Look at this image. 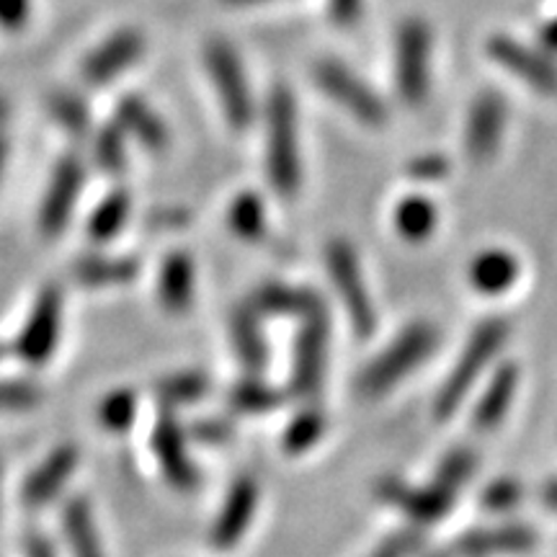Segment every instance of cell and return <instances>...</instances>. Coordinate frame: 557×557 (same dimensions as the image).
Returning a JSON list of instances; mask_svg holds the SVG:
<instances>
[{"label": "cell", "instance_id": "6da1fadb", "mask_svg": "<svg viewBox=\"0 0 557 557\" xmlns=\"http://www.w3.org/2000/svg\"><path fill=\"white\" fill-rule=\"evenodd\" d=\"M438 346V333L434 325L429 323H416L410 325L395 338V344H389L377 359L369 364L359 377V393L364 398H374V395L387 393L389 387L398 385V382L410 374V369L421 367L434 348Z\"/></svg>", "mask_w": 557, "mask_h": 557}, {"label": "cell", "instance_id": "7a4b0ae2", "mask_svg": "<svg viewBox=\"0 0 557 557\" xmlns=\"http://www.w3.org/2000/svg\"><path fill=\"white\" fill-rule=\"evenodd\" d=\"M506 338H508L506 320H485L483 325H478V331L472 333L468 346H465L462 357L457 359L455 369L449 372L447 382H444L442 389H438L436 403H434V413L438 421L449 418L459 406H462V400L468 398L470 387L475 385L480 372H483L487 361L500 351V346L506 344Z\"/></svg>", "mask_w": 557, "mask_h": 557}, {"label": "cell", "instance_id": "3957f363", "mask_svg": "<svg viewBox=\"0 0 557 557\" xmlns=\"http://www.w3.org/2000/svg\"><path fill=\"white\" fill-rule=\"evenodd\" d=\"M269 176L278 194L292 197L299 186L297 111L287 88H274L269 99Z\"/></svg>", "mask_w": 557, "mask_h": 557}, {"label": "cell", "instance_id": "277c9868", "mask_svg": "<svg viewBox=\"0 0 557 557\" xmlns=\"http://www.w3.org/2000/svg\"><path fill=\"white\" fill-rule=\"evenodd\" d=\"M329 271L346 308L348 323L354 325L359 338H369L377 329V312H374V302L367 292L354 246H348L346 240H333L329 246Z\"/></svg>", "mask_w": 557, "mask_h": 557}, {"label": "cell", "instance_id": "5b68a950", "mask_svg": "<svg viewBox=\"0 0 557 557\" xmlns=\"http://www.w3.org/2000/svg\"><path fill=\"white\" fill-rule=\"evenodd\" d=\"M325 351H329V318L323 302L315 299L302 315L295 344V372H292V393L297 398L312 400L320 393L325 372Z\"/></svg>", "mask_w": 557, "mask_h": 557}, {"label": "cell", "instance_id": "8992f818", "mask_svg": "<svg viewBox=\"0 0 557 557\" xmlns=\"http://www.w3.org/2000/svg\"><path fill=\"white\" fill-rule=\"evenodd\" d=\"M207 70L222 101L227 122L235 129H246L253 122V96H250L240 58L225 41H212L205 52Z\"/></svg>", "mask_w": 557, "mask_h": 557}, {"label": "cell", "instance_id": "52a82bcc", "mask_svg": "<svg viewBox=\"0 0 557 557\" xmlns=\"http://www.w3.org/2000/svg\"><path fill=\"white\" fill-rule=\"evenodd\" d=\"M431 34L421 18H408L398 34V88L410 107H421L429 94Z\"/></svg>", "mask_w": 557, "mask_h": 557}, {"label": "cell", "instance_id": "ba28073f", "mask_svg": "<svg viewBox=\"0 0 557 557\" xmlns=\"http://www.w3.org/2000/svg\"><path fill=\"white\" fill-rule=\"evenodd\" d=\"M318 86L325 90V94L333 96L341 107L351 111L357 120H361L369 127H380L385 122V107H382L380 96L374 90H369L364 83H361L351 70L341 65V62H320L315 67Z\"/></svg>", "mask_w": 557, "mask_h": 557}, {"label": "cell", "instance_id": "9c48e42d", "mask_svg": "<svg viewBox=\"0 0 557 557\" xmlns=\"http://www.w3.org/2000/svg\"><path fill=\"white\" fill-rule=\"evenodd\" d=\"M62 295L58 287H47L34 305L32 318L26 320L24 331L16 341V354L29 364H41L52 357L54 344L60 336Z\"/></svg>", "mask_w": 557, "mask_h": 557}, {"label": "cell", "instance_id": "30bf717a", "mask_svg": "<svg viewBox=\"0 0 557 557\" xmlns=\"http://www.w3.org/2000/svg\"><path fill=\"white\" fill-rule=\"evenodd\" d=\"M152 449H156L160 470H163L165 480H169L173 487L189 491V487L199 483L197 465L191 462L189 449H186L184 431H181L176 421H173V416H160L156 434H152Z\"/></svg>", "mask_w": 557, "mask_h": 557}, {"label": "cell", "instance_id": "8fae6325", "mask_svg": "<svg viewBox=\"0 0 557 557\" xmlns=\"http://www.w3.org/2000/svg\"><path fill=\"white\" fill-rule=\"evenodd\" d=\"M256 504H259V485H256V480L248 475L235 480L227 491L225 506H222L220 517L212 527V545L227 549L235 542H240L250 521H253Z\"/></svg>", "mask_w": 557, "mask_h": 557}, {"label": "cell", "instance_id": "7c38bea8", "mask_svg": "<svg viewBox=\"0 0 557 557\" xmlns=\"http://www.w3.org/2000/svg\"><path fill=\"white\" fill-rule=\"evenodd\" d=\"M83 186V169L78 158H62L54 171L50 189H47L45 205L39 212V227L45 235H58L67 225L75 199Z\"/></svg>", "mask_w": 557, "mask_h": 557}, {"label": "cell", "instance_id": "4fadbf2b", "mask_svg": "<svg viewBox=\"0 0 557 557\" xmlns=\"http://www.w3.org/2000/svg\"><path fill=\"white\" fill-rule=\"evenodd\" d=\"M506 129V103L498 94L487 90L480 94L470 109L468 132H465V145H468L470 158L487 160L498 150L500 137Z\"/></svg>", "mask_w": 557, "mask_h": 557}, {"label": "cell", "instance_id": "5bb4252c", "mask_svg": "<svg viewBox=\"0 0 557 557\" xmlns=\"http://www.w3.org/2000/svg\"><path fill=\"white\" fill-rule=\"evenodd\" d=\"M537 534L524 524H504V527H487L478 532L462 534L455 545L451 555L455 557H493V555H517L527 553L534 547Z\"/></svg>", "mask_w": 557, "mask_h": 557}, {"label": "cell", "instance_id": "9a60e30c", "mask_svg": "<svg viewBox=\"0 0 557 557\" xmlns=\"http://www.w3.org/2000/svg\"><path fill=\"white\" fill-rule=\"evenodd\" d=\"M487 52L493 54V60H496L500 67L519 75V78L527 81L532 88L542 90V94H557V70L549 65L542 54L506 37L491 39Z\"/></svg>", "mask_w": 557, "mask_h": 557}, {"label": "cell", "instance_id": "2e32d148", "mask_svg": "<svg viewBox=\"0 0 557 557\" xmlns=\"http://www.w3.org/2000/svg\"><path fill=\"white\" fill-rule=\"evenodd\" d=\"M377 491L387 504L403 508L410 519L421 521V524L438 521L449 511V506L455 504V496L444 493L442 487H436L434 483L426 487H410L398 478H387L382 480Z\"/></svg>", "mask_w": 557, "mask_h": 557}, {"label": "cell", "instance_id": "e0dca14e", "mask_svg": "<svg viewBox=\"0 0 557 557\" xmlns=\"http://www.w3.org/2000/svg\"><path fill=\"white\" fill-rule=\"evenodd\" d=\"M143 47L145 39L139 32H116L114 37L103 41L99 50L86 60V65H83V78H86L90 86H103V83L116 78L122 70H127L132 62L143 54Z\"/></svg>", "mask_w": 557, "mask_h": 557}, {"label": "cell", "instance_id": "ac0fdd59", "mask_svg": "<svg viewBox=\"0 0 557 557\" xmlns=\"http://www.w3.org/2000/svg\"><path fill=\"white\" fill-rule=\"evenodd\" d=\"M75 462H78V451H75V447L54 449L52 455L26 478L24 491H21L24 504L32 508L50 504V500L60 493V487L67 483V478L73 475Z\"/></svg>", "mask_w": 557, "mask_h": 557}, {"label": "cell", "instance_id": "d6986e66", "mask_svg": "<svg viewBox=\"0 0 557 557\" xmlns=\"http://www.w3.org/2000/svg\"><path fill=\"white\" fill-rule=\"evenodd\" d=\"M116 120H120V127L129 132L132 137H137L145 148L165 150V145H169V129H165L163 120L143 99H137V96H124V99H120Z\"/></svg>", "mask_w": 557, "mask_h": 557}, {"label": "cell", "instance_id": "ffe728a7", "mask_svg": "<svg viewBox=\"0 0 557 557\" xmlns=\"http://www.w3.org/2000/svg\"><path fill=\"white\" fill-rule=\"evenodd\" d=\"M517 385H519V369L513 364L500 367L496 377L491 380V385H487V389L483 393V398H480L475 416H472V423H475L480 431L498 426V423L504 421L506 410L511 408Z\"/></svg>", "mask_w": 557, "mask_h": 557}, {"label": "cell", "instance_id": "44dd1931", "mask_svg": "<svg viewBox=\"0 0 557 557\" xmlns=\"http://www.w3.org/2000/svg\"><path fill=\"white\" fill-rule=\"evenodd\" d=\"M158 295L165 310L186 312L194 299V263L186 253H173L163 261L158 278Z\"/></svg>", "mask_w": 557, "mask_h": 557}, {"label": "cell", "instance_id": "7402d4cb", "mask_svg": "<svg viewBox=\"0 0 557 557\" xmlns=\"http://www.w3.org/2000/svg\"><path fill=\"white\" fill-rule=\"evenodd\" d=\"M230 329H233V344L243 364L253 369V372H261L269 361V346L267 338H263L259 312L253 308L235 310Z\"/></svg>", "mask_w": 557, "mask_h": 557}, {"label": "cell", "instance_id": "603a6c76", "mask_svg": "<svg viewBox=\"0 0 557 557\" xmlns=\"http://www.w3.org/2000/svg\"><path fill=\"white\" fill-rule=\"evenodd\" d=\"M470 278L483 295H500L519 278V261L506 250H485L472 261Z\"/></svg>", "mask_w": 557, "mask_h": 557}, {"label": "cell", "instance_id": "cb8c5ba5", "mask_svg": "<svg viewBox=\"0 0 557 557\" xmlns=\"http://www.w3.org/2000/svg\"><path fill=\"white\" fill-rule=\"evenodd\" d=\"M65 532L73 557H103V547L99 532H96L88 500L73 498L65 506Z\"/></svg>", "mask_w": 557, "mask_h": 557}, {"label": "cell", "instance_id": "d4e9b609", "mask_svg": "<svg viewBox=\"0 0 557 557\" xmlns=\"http://www.w3.org/2000/svg\"><path fill=\"white\" fill-rule=\"evenodd\" d=\"M312 292H299L292 287H282V284H269L256 292L253 310L269 312V315H299L302 318L312 302H315Z\"/></svg>", "mask_w": 557, "mask_h": 557}, {"label": "cell", "instance_id": "484cf974", "mask_svg": "<svg viewBox=\"0 0 557 557\" xmlns=\"http://www.w3.org/2000/svg\"><path fill=\"white\" fill-rule=\"evenodd\" d=\"M395 225L408 240H423L436 227V207L426 197H408L395 212Z\"/></svg>", "mask_w": 557, "mask_h": 557}, {"label": "cell", "instance_id": "4316f807", "mask_svg": "<svg viewBox=\"0 0 557 557\" xmlns=\"http://www.w3.org/2000/svg\"><path fill=\"white\" fill-rule=\"evenodd\" d=\"M137 263L129 259H86L75 267V278L88 287H103V284H122L135 278Z\"/></svg>", "mask_w": 557, "mask_h": 557}, {"label": "cell", "instance_id": "83f0119b", "mask_svg": "<svg viewBox=\"0 0 557 557\" xmlns=\"http://www.w3.org/2000/svg\"><path fill=\"white\" fill-rule=\"evenodd\" d=\"M230 225L246 240H259L267 233V212L256 194H240L230 207Z\"/></svg>", "mask_w": 557, "mask_h": 557}, {"label": "cell", "instance_id": "f1b7e54d", "mask_svg": "<svg viewBox=\"0 0 557 557\" xmlns=\"http://www.w3.org/2000/svg\"><path fill=\"white\" fill-rule=\"evenodd\" d=\"M129 214V197L124 191L109 194L107 199L101 201L99 209L90 218V238L94 240H109L111 235L120 233Z\"/></svg>", "mask_w": 557, "mask_h": 557}, {"label": "cell", "instance_id": "f546056e", "mask_svg": "<svg viewBox=\"0 0 557 557\" xmlns=\"http://www.w3.org/2000/svg\"><path fill=\"white\" fill-rule=\"evenodd\" d=\"M475 465H478V459L472 449L449 451V455L442 459V465H438L436 475L431 483H434L436 487H442V491L449 493V496L457 498L459 487L468 483V478L472 475V470H475Z\"/></svg>", "mask_w": 557, "mask_h": 557}, {"label": "cell", "instance_id": "4dcf8cb0", "mask_svg": "<svg viewBox=\"0 0 557 557\" xmlns=\"http://www.w3.org/2000/svg\"><path fill=\"white\" fill-rule=\"evenodd\" d=\"M278 403H282V395L259 380L240 382V385L233 389V395H230V406H233V410L248 416L267 413V410H274Z\"/></svg>", "mask_w": 557, "mask_h": 557}, {"label": "cell", "instance_id": "1f68e13d", "mask_svg": "<svg viewBox=\"0 0 557 557\" xmlns=\"http://www.w3.org/2000/svg\"><path fill=\"white\" fill-rule=\"evenodd\" d=\"M325 431V418L320 413V408H308L302 413L292 418V423L287 426V434H284V447L292 455H299V451L310 449L312 444L323 436Z\"/></svg>", "mask_w": 557, "mask_h": 557}, {"label": "cell", "instance_id": "d6a6232c", "mask_svg": "<svg viewBox=\"0 0 557 557\" xmlns=\"http://www.w3.org/2000/svg\"><path fill=\"white\" fill-rule=\"evenodd\" d=\"M209 389V380L199 372H181L171 374L158 385V395L165 403H173V406H181V403H194L199 400Z\"/></svg>", "mask_w": 557, "mask_h": 557}, {"label": "cell", "instance_id": "836d02e7", "mask_svg": "<svg viewBox=\"0 0 557 557\" xmlns=\"http://www.w3.org/2000/svg\"><path fill=\"white\" fill-rule=\"evenodd\" d=\"M96 160L103 171L120 173L127 165V145H124V129L120 124H109L96 137Z\"/></svg>", "mask_w": 557, "mask_h": 557}, {"label": "cell", "instance_id": "e575fe53", "mask_svg": "<svg viewBox=\"0 0 557 557\" xmlns=\"http://www.w3.org/2000/svg\"><path fill=\"white\" fill-rule=\"evenodd\" d=\"M50 111L54 120H58L65 129L73 132V135H83V132H88L90 114L81 96L54 94L50 99Z\"/></svg>", "mask_w": 557, "mask_h": 557}, {"label": "cell", "instance_id": "d590c367", "mask_svg": "<svg viewBox=\"0 0 557 557\" xmlns=\"http://www.w3.org/2000/svg\"><path fill=\"white\" fill-rule=\"evenodd\" d=\"M132 418H135V395L127 393V389H120V393L109 395L99 408V421L109 431L127 429Z\"/></svg>", "mask_w": 557, "mask_h": 557}, {"label": "cell", "instance_id": "8d00e7d4", "mask_svg": "<svg viewBox=\"0 0 557 557\" xmlns=\"http://www.w3.org/2000/svg\"><path fill=\"white\" fill-rule=\"evenodd\" d=\"M521 500V487L517 480H496L493 485H487L483 504L491 508V511H508Z\"/></svg>", "mask_w": 557, "mask_h": 557}, {"label": "cell", "instance_id": "74e56055", "mask_svg": "<svg viewBox=\"0 0 557 557\" xmlns=\"http://www.w3.org/2000/svg\"><path fill=\"white\" fill-rule=\"evenodd\" d=\"M37 400V387L24 382H0V408H29Z\"/></svg>", "mask_w": 557, "mask_h": 557}, {"label": "cell", "instance_id": "f35d334b", "mask_svg": "<svg viewBox=\"0 0 557 557\" xmlns=\"http://www.w3.org/2000/svg\"><path fill=\"white\" fill-rule=\"evenodd\" d=\"M32 16V0H0V29H24Z\"/></svg>", "mask_w": 557, "mask_h": 557}, {"label": "cell", "instance_id": "ab89813d", "mask_svg": "<svg viewBox=\"0 0 557 557\" xmlns=\"http://www.w3.org/2000/svg\"><path fill=\"white\" fill-rule=\"evenodd\" d=\"M410 176L421 178V181H434V178H442L444 173H447V160L442 156H423L410 163Z\"/></svg>", "mask_w": 557, "mask_h": 557}, {"label": "cell", "instance_id": "60d3db41", "mask_svg": "<svg viewBox=\"0 0 557 557\" xmlns=\"http://www.w3.org/2000/svg\"><path fill=\"white\" fill-rule=\"evenodd\" d=\"M416 547V537L413 534H395V537H389L387 542H382L377 553L372 557H408L410 549Z\"/></svg>", "mask_w": 557, "mask_h": 557}, {"label": "cell", "instance_id": "b9f144b4", "mask_svg": "<svg viewBox=\"0 0 557 557\" xmlns=\"http://www.w3.org/2000/svg\"><path fill=\"white\" fill-rule=\"evenodd\" d=\"M361 13V0H331V16L338 24H354Z\"/></svg>", "mask_w": 557, "mask_h": 557}, {"label": "cell", "instance_id": "7bdbcfd3", "mask_svg": "<svg viewBox=\"0 0 557 557\" xmlns=\"http://www.w3.org/2000/svg\"><path fill=\"white\" fill-rule=\"evenodd\" d=\"M197 436L199 438H207V442H220V438H227V426L225 423H214V421H207V423H197Z\"/></svg>", "mask_w": 557, "mask_h": 557}, {"label": "cell", "instance_id": "ee69618b", "mask_svg": "<svg viewBox=\"0 0 557 557\" xmlns=\"http://www.w3.org/2000/svg\"><path fill=\"white\" fill-rule=\"evenodd\" d=\"M26 555L29 557H54V549L45 537L34 534V537H29V542H26Z\"/></svg>", "mask_w": 557, "mask_h": 557}, {"label": "cell", "instance_id": "f6af8a7d", "mask_svg": "<svg viewBox=\"0 0 557 557\" xmlns=\"http://www.w3.org/2000/svg\"><path fill=\"white\" fill-rule=\"evenodd\" d=\"M542 41H545L547 50H557V18L542 29Z\"/></svg>", "mask_w": 557, "mask_h": 557}, {"label": "cell", "instance_id": "bcb514c9", "mask_svg": "<svg viewBox=\"0 0 557 557\" xmlns=\"http://www.w3.org/2000/svg\"><path fill=\"white\" fill-rule=\"evenodd\" d=\"M542 500H545L549 508H557V480H549L545 485V491H542Z\"/></svg>", "mask_w": 557, "mask_h": 557}, {"label": "cell", "instance_id": "7dc6e473", "mask_svg": "<svg viewBox=\"0 0 557 557\" xmlns=\"http://www.w3.org/2000/svg\"><path fill=\"white\" fill-rule=\"evenodd\" d=\"M5 158H9V143H5V137H0V176H3Z\"/></svg>", "mask_w": 557, "mask_h": 557}, {"label": "cell", "instance_id": "c3c4849f", "mask_svg": "<svg viewBox=\"0 0 557 557\" xmlns=\"http://www.w3.org/2000/svg\"><path fill=\"white\" fill-rule=\"evenodd\" d=\"M225 3H233V5H250V3H263V0H225Z\"/></svg>", "mask_w": 557, "mask_h": 557}, {"label": "cell", "instance_id": "681fc988", "mask_svg": "<svg viewBox=\"0 0 557 557\" xmlns=\"http://www.w3.org/2000/svg\"><path fill=\"white\" fill-rule=\"evenodd\" d=\"M3 116H5V103L0 101V120H3Z\"/></svg>", "mask_w": 557, "mask_h": 557}]
</instances>
